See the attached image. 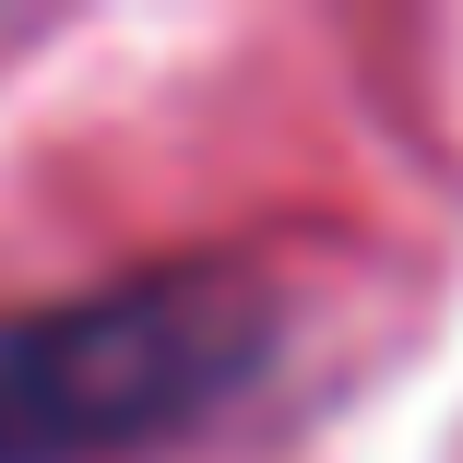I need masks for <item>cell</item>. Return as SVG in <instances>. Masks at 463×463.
Masks as SVG:
<instances>
[{"instance_id": "obj_1", "label": "cell", "mask_w": 463, "mask_h": 463, "mask_svg": "<svg viewBox=\"0 0 463 463\" xmlns=\"http://www.w3.org/2000/svg\"><path fill=\"white\" fill-rule=\"evenodd\" d=\"M273 356V298L250 273H143V286L0 321V463H119L203 428Z\"/></svg>"}]
</instances>
